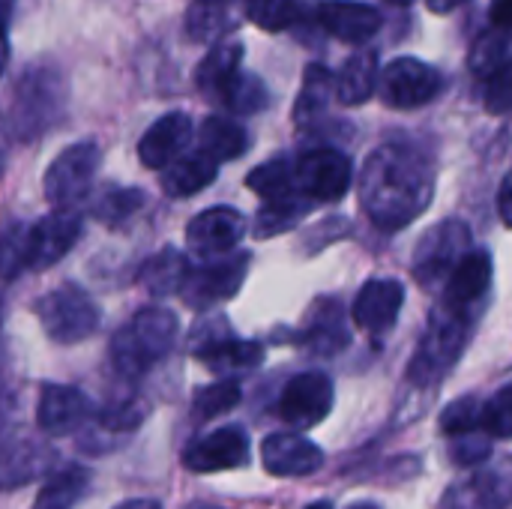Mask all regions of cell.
<instances>
[{
	"label": "cell",
	"mask_w": 512,
	"mask_h": 509,
	"mask_svg": "<svg viewBox=\"0 0 512 509\" xmlns=\"http://www.w3.org/2000/svg\"><path fill=\"white\" fill-rule=\"evenodd\" d=\"M432 192L435 174L429 162L402 144L372 150L360 171V204L384 231H399L423 216L432 204Z\"/></svg>",
	"instance_id": "6da1fadb"
},
{
	"label": "cell",
	"mask_w": 512,
	"mask_h": 509,
	"mask_svg": "<svg viewBox=\"0 0 512 509\" xmlns=\"http://www.w3.org/2000/svg\"><path fill=\"white\" fill-rule=\"evenodd\" d=\"M177 330L180 324L174 312L159 309V306L141 309L126 327L114 333L111 348H108L111 369L126 381H138L171 354L177 342Z\"/></svg>",
	"instance_id": "7a4b0ae2"
},
{
	"label": "cell",
	"mask_w": 512,
	"mask_h": 509,
	"mask_svg": "<svg viewBox=\"0 0 512 509\" xmlns=\"http://www.w3.org/2000/svg\"><path fill=\"white\" fill-rule=\"evenodd\" d=\"M471 324H474V315L456 312L441 303L435 309V315L429 318V327L408 363V384L420 387V390L438 384L459 363V357L471 339Z\"/></svg>",
	"instance_id": "3957f363"
},
{
	"label": "cell",
	"mask_w": 512,
	"mask_h": 509,
	"mask_svg": "<svg viewBox=\"0 0 512 509\" xmlns=\"http://www.w3.org/2000/svg\"><path fill=\"white\" fill-rule=\"evenodd\" d=\"M66 108V87L57 69L48 66H30L21 72L12 105H9V126L18 138H39L45 129H51Z\"/></svg>",
	"instance_id": "277c9868"
},
{
	"label": "cell",
	"mask_w": 512,
	"mask_h": 509,
	"mask_svg": "<svg viewBox=\"0 0 512 509\" xmlns=\"http://www.w3.org/2000/svg\"><path fill=\"white\" fill-rule=\"evenodd\" d=\"M33 312L45 336L57 345H78L90 339L102 324V312L93 303V297L81 285H72V282H63L45 297H39Z\"/></svg>",
	"instance_id": "5b68a950"
},
{
	"label": "cell",
	"mask_w": 512,
	"mask_h": 509,
	"mask_svg": "<svg viewBox=\"0 0 512 509\" xmlns=\"http://www.w3.org/2000/svg\"><path fill=\"white\" fill-rule=\"evenodd\" d=\"M99 165H102V150L93 141H81L60 150L45 168V180H42L48 204L54 210H75L93 192Z\"/></svg>",
	"instance_id": "8992f818"
},
{
	"label": "cell",
	"mask_w": 512,
	"mask_h": 509,
	"mask_svg": "<svg viewBox=\"0 0 512 509\" xmlns=\"http://www.w3.org/2000/svg\"><path fill=\"white\" fill-rule=\"evenodd\" d=\"M471 252V228L462 219H444L429 228L411 258V273L423 288H432L459 267V261Z\"/></svg>",
	"instance_id": "52a82bcc"
},
{
	"label": "cell",
	"mask_w": 512,
	"mask_h": 509,
	"mask_svg": "<svg viewBox=\"0 0 512 509\" xmlns=\"http://www.w3.org/2000/svg\"><path fill=\"white\" fill-rule=\"evenodd\" d=\"M441 90H444L441 72L417 57H396L381 69V96L396 111L429 105Z\"/></svg>",
	"instance_id": "ba28073f"
},
{
	"label": "cell",
	"mask_w": 512,
	"mask_h": 509,
	"mask_svg": "<svg viewBox=\"0 0 512 509\" xmlns=\"http://www.w3.org/2000/svg\"><path fill=\"white\" fill-rule=\"evenodd\" d=\"M336 402V390L330 375L324 372H300L294 375L279 396V417L291 426V429H315L321 426Z\"/></svg>",
	"instance_id": "9c48e42d"
},
{
	"label": "cell",
	"mask_w": 512,
	"mask_h": 509,
	"mask_svg": "<svg viewBox=\"0 0 512 509\" xmlns=\"http://www.w3.org/2000/svg\"><path fill=\"white\" fill-rule=\"evenodd\" d=\"M246 264L249 255H234V258H213L204 267L189 270L180 288L183 303L195 312H204L231 300L246 279Z\"/></svg>",
	"instance_id": "30bf717a"
},
{
	"label": "cell",
	"mask_w": 512,
	"mask_h": 509,
	"mask_svg": "<svg viewBox=\"0 0 512 509\" xmlns=\"http://www.w3.org/2000/svg\"><path fill=\"white\" fill-rule=\"evenodd\" d=\"M351 159L336 147H315L297 159V189L312 201H339L351 189Z\"/></svg>",
	"instance_id": "8fae6325"
},
{
	"label": "cell",
	"mask_w": 512,
	"mask_h": 509,
	"mask_svg": "<svg viewBox=\"0 0 512 509\" xmlns=\"http://www.w3.org/2000/svg\"><path fill=\"white\" fill-rule=\"evenodd\" d=\"M189 474H216L249 465V435L240 426H222L204 438L186 444L180 456Z\"/></svg>",
	"instance_id": "7c38bea8"
},
{
	"label": "cell",
	"mask_w": 512,
	"mask_h": 509,
	"mask_svg": "<svg viewBox=\"0 0 512 509\" xmlns=\"http://www.w3.org/2000/svg\"><path fill=\"white\" fill-rule=\"evenodd\" d=\"M81 216L75 210H54L51 216L39 219L24 234V267L45 270L57 264L81 237Z\"/></svg>",
	"instance_id": "4fadbf2b"
},
{
	"label": "cell",
	"mask_w": 512,
	"mask_h": 509,
	"mask_svg": "<svg viewBox=\"0 0 512 509\" xmlns=\"http://www.w3.org/2000/svg\"><path fill=\"white\" fill-rule=\"evenodd\" d=\"M512 507V462H501L471 477L453 483L438 509H510Z\"/></svg>",
	"instance_id": "5bb4252c"
},
{
	"label": "cell",
	"mask_w": 512,
	"mask_h": 509,
	"mask_svg": "<svg viewBox=\"0 0 512 509\" xmlns=\"http://www.w3.org/2000/svg\"><path fill=\"white\" fill-rule=\"evenodd\" d=\"M243 234L246 219L234 207H210L186 225V243L204 261L225 258L243 240Z\"/></svg>",
	"instance_id": "9a60e30c"
},
{
	"label": "cell",
	"mask_w": 512,
	"mask_h": 509,
	"mask_svg": "<svg viewBox=\"0 0 512 509\" xmlns=\"http://www.w3.org/2000/svg\"><path fill=\"white\" fill-rule=\"evenodd\" d=\"M93 414L90 399L78 390V387H66V384H45L39 390V402H36V426L51 435V438H63L72 435L75 429H81Z\"/></svg>",
	"instance_id": "2e32d148"
},
{
	"label": "cell",
	"mask_w": 512,
	"mask_h": 509,
	"mask_svg": "<svg viewBox=\"0 0 512 509\" xmlns=\"http://www.w3.org/2000/svg\"><path fill=\"white\" fill-rule=\"evenodd\" d=\"M261 465L273 477H312L324 468V450L297 432H276L261 444Z\"/></svg>",
	"instance_id": "e0dca14e"
},
{
	"label": "cell",
	"mask_w": 512,
	"mask_h": 509,
	"mask_svg": "<svg viewBox=\"0 0 512 509\" xmlns=\"http://www.w3.org/2000/svg\"><path fill=\"white\" fill-rule=\"evenodd\" d=\"M195 339H198L192 345L195 360L204 363L207 369L219 372V375L249 372V369H255V366L264 363V345L261 342H252V339H237V336L228 333V327L219 336L198 330Z\"/></svg>",
	"instance_id": "ac0fdd59"
},
{
	"label": "cell",
	"mask_w": 512,
	"mask_h": 509,
	"mask_svg": "<svg viewBox=\"0 0 512 509\" xmlns=\"http://www.w3.org/2000/svg\"><path fill=\"white\" fill-rule=\"evenodd\" d=\"M192 117L186 111H171L162 114L138 141V159L150 171H162L180 156H186V147L192 144Z\"/></svg>",
	"instance_id": "d6986e66"
},
{
	"label": "cell",
	"mask_w": 512,
	"mask_h": 509,
	"mask_svg": "<svg viewBox=\"0 0 512 509\" xmlns=\"http://www.w3.org/2000/svg\"><path fill=\"white\" fill-rule=\"evenodd\" d=\"M402 303H405V285L399 279H369L354 300L351 318L363 333L381 336L393 330V324L399 321Z\"/></svg>",
	"instance_id": "ffe728a7"
},
{
	"label": "cell",
	"mask_w": 512,
	"mask_h": 509,
	"mask_svg": "<svg viewBox=\"0 0 512 509\" xmlns=\"http://www.w3.org/2000/svg\"><path fill=\"white\" fill-rule=\"evenodd\" d=\"M315 15H318V24L330 36L348 45L369 42L381 30V21H384L372 3H357V0H324Z\"/></svg>",
	"instance_id": "44dd1931"
},
{
	"label": "cell",
	"mask_w": 512,
	"mask_h": 509,
	"mask_svg": "<svg viewBox=\"0 0 512 509\" xmlns=\"http://www.w3.org/2000/svg\"><path fill=\"white\" fill-rule=\"evenodd\" d=\"M492 255L486 249H471L459 267L450 273L447 288H444V306L456 309V312H468L474 315V306L489 294L492 288Z\"/></svg>",
	"instance_id": "7402d4cb"
},
{
	"label": "cell",
	"mask_w": 512,
	"mask_h": 509,
	"mask_svg": "<svg viewBox=\"0 0 512 509\" xmlns=\"http://www.w3.org/2000/svg\"><path fill=\"white\" fill-rule=\"evenodd\" d=\"M300 342L318 354V357H333L342 354L351 342V333L345 327V312L342 303L333 297H321L315 300V306L306 315V327L300 333Z\"/></svg>",
	"instance_id": "603a6c76"
},
{
	"label": "cell",
	"mask_w": 512,
	"mask_h": 509,
	"mask_svg": "<svg viewBox=\"0 0 512 509\" xmlns=\"http://www.w3.org/2000/svg\"><path fill=\"white\" fill-rule=\"evenodd\" d=\"M216 174H219V162L213 156H207L204 150H195V153H186L177 162H171L162 171L159 183L171 198H189V195L207 189L216 180Z\"/></svg>",
	"instance_id": "cb8c5ba5"
},
{
	"label": "cell",
	"mask_w": 512,
	"mask_h": 509,
	"mask_svg": "<svg viewBox=\"0 0 512 509\" xmlns=\"http://www.w3.org/2000/svg\"><path fill=\"white\" fill-rule=\"evenodd\" d=\"M54 462H57V453L45 444H36V441L9 444L3 453V492H12L42 477L45 471H51Z\"/></svg>",
	"instance_id": "d4e9b609"
},
{
	"label": "cell",
	"mask_w": 512,
	"mask_h": 509,
	"mask_svg": "<svg viewBox=\"0 0 512 509\" xmlns=\"http://www.w3.org/2000/svg\"><path fill=\"white\" fill-rule=\"evenodd\" d=\"M381 84V66L372 51H354L336 75V99L345 105H363Z\"/></svg>",
	"instance_id": "484cf974"
},
{
	"label": "cell",
	"mask_w": 512,
	"mask_h": 509,
	"mask_svg": "<svg viewBox=\"0 0 512 509\" xmlns=\"http://www.w3.org/2000/svg\"><path fill=\"white\" fill-rule=\"evenodd\" d=\"M198 150L213 156L219 165L234 162L249 150V132L243 123L228 120V117H207L198 129Z\"/></svg>",
	"instance_id": "4316f807"
},
{
	"label": "cell",
	"mask_w": 512,
	"mask_h": 509,
	"mask_svg": "<svg viewBox=\"0 0 512 509\" xmlns=\"http://www.w3.org/2000/svg\"><path fill=\"white\" fill-rule=\"evenodd\" d=\"M90 471L84 465H66L48 477L30 509H72L90 489Z\"/></svg>",
	"instance_id": "83f0119b"
},
{
	"label": "cell",
	"mask_w": 512,
	"mask_h": 509,
	"mask_svg": "<svg viewBox=\"0 0 512 509\" xmlns=\"http://www.w3.org/2000/svg\"><path fill=\"white\" fill-rule=\"evenodd\" d=\"M330 96H336V78L330 75L327 66L321 63H309L306 66V75H303V87H300V96H297V105H294V120L297 126H309V123H318L321 114L327 111L330 105Z\"/></svg>",
	"instance_id": "f1b7e54d"
},
{
	"label": "cell",
	"mask_w": 512,
	"mask_h": 509,
	"mask_svg": "<svg viewBox=\"0 0 512 509\" xmlns=\"http://www.w3.org/2000/svg\"><path fill=\"white\" fill-rule=\"evenodd\" d=\"M240 63H243V45L240 42L213 45V51L198 66V87H201V93L222 99L228 84L240 75Z\"/></svg>",
	"instance_id": "f546056e"
},
{
	"label": "cell",
	"mask_w": 512,
	"mask_h": 509,
	"mask_svg": "<svg viewBox=\"0 0 512 509\" xmlns=\"http://www.w3.org/2000/svg\"><path fill=\"white\" fill-rule=\"evenodd\" d=\"M186 258L183 252L177 249H162L156 252L150 261H144L141 273H138V282L153 294V297H168V294H180L183 282H186Z\"/></svg>",
	"instance_id": "4dcf8cb0"
},
{
	"label": "cell",
	"mask_w": 512,
	"mask_h": 509,
	"mask_svg": "<svg viewBox=\"0 0 512 509\" xmlns=\"http://www.w3.org/2000/svg\"><path fill=\"white\" fill-rule=\"evenodd\" d=\"M312 210V198L309 195H285V198H273L261 207L258 219H255V228L252 234L258 240H267V237H276V234H285L288 228L300 225V219Z\"/></svg>",
	"instance_id": "1f68e13d"
},
{
	"label": "cell",
	"mask_w": 512,
	"mask_h": 509,
	"mask_svg": "<svg viewBox=\"0 0 512 509\" xmlns=\"http://www.w3.org/2000/svg\"><path fill=\"white\" fill-rule=\"evenodd\" d=\"M246 186L252 192H258L264 201H273V198H285V195H297V159H288V156H276L258 168L249 171L246 177Z\"/></svg>",
	"instance_id": "d6a6232c"
},
{
	"label": "cell",
	"mask_w": 512,
	"mask_h": 509,
	"mask_svg": "<svg viewBox=\"0 0 512 509\" xmlns=\"http://www.w3.org/2000/svg\"><path fill=\"white\" fill-rule=\"evenodd\" d=\"M186 24H189V36H192V39H198V42H213V39H219L222 33L234 30V24H237L234 0H198V3L189 9Z\"/></svg>",
	"instance_id": "836d02e7"
},
{
	"label": "cell",
	"mask_w": 512,
	"mask_h": 509,
	"mask_svg": "<svg viewBox=\"0 0 512 509\" xmlns=\"http://www.w3.org/2000/svg\"><path fill=\"white\" fill-rule=\"evenodd\" d=\"M468 66L480 78H492L495 72L512 66V30L495 27L492 33L480 36L468 57Z\"/></svg>",
	"instance_id": "e575fe53"
},
{
	"label": "cell",
	"mask_w": 512,
	"mask_h": 509,
	"mask_svg": "<svg viewBox=\"0 0 512 509\" xmlns=\"http://www.w3.org/2000/svg\"><path fill=\"white\" fill-rule=\"evenodd\" d=\"M144 207V192L141 189H117V186H108L96 204H93V213L102 225L108 228H120L126 225L138 210Z\"/></svg>",
	"instance_id": "d590c367"
},
{
	"label": "cell",
	"mask_w": 512,
	"mask_h": 509,
	"mask_svg": "<svg viewBox=\"0 0 512 509\" xmlns=\"http://www.w3.org/2000/svg\"><path fill=\"white\" fill-rule=\"evenodd\" d=\"M243 402V390L237 381L225 378V381H216V384H207L195 393L192 399V414L195 420H213V417H222L228 411H234L237 405Z\"/></svg>",
	"instance_id": "8d00e7d4"
},
{
	"label": "cell",
	"mask_w": 512,
	"mask_h": 509,
	"mask_svg": "<svg viewBox=\"0 0 512 509\" xmlns=\"http://www.w3.org/2000/svg\"><path fill=\"white\" fill-rule=\"evenodd\" d=\"M243 12L255 27L279 33L300 18V0H243Z\"/></svg>",
	"instance_id": "74e56055"
},
{
	"label": "cell",
	"mask_w": 512,
	"mask_h": 509,
	"mask_svg": "<svg viewBox=\"0 0 512 509\" xmlns=\"http://www.w3.org/2000/svg\"><path fill=\"white\" fill-rule=\"evenodd\" d=\"M147 417V405L138 399H114L96 414V426L111 435H129L135 432Z\"/></svg>",
	"instance_id": "f35d334b"
},
{
	"label": "cell",
	"mask_w": 512,
	"mask_h": 509,
	"mask_svg": "<svg viewBox=\"0 0 512 509\" xmlns=\"http://www.w3.org/2000/svg\"><path fill=\"white\" fill-rule=\"evenodd\" d=\"M222 102L237 114H255L267 105V87L261 84V78L240 72L222 93Z\"/></svg>",
	"instance_id": "ab89813d"
},
{
	"label": "cell",
	"mask_w": 512,
	"mask_h": 509,
	"mask_svg": "<svg viewBox=\"0 0 512 509\" xmlns=\"http://www.w3.org/2000/svg\"><path fill=\"white\" fill-rule=\"evenodd\" d=\"M474 429H483V402L477 396H462V399H456L453 405L444 408L441 432L447 438L465 435V432H474Z\"/></svg>",
	"instance_id": "60d3db41"
},
{
	"label": "cell",
	"mask_w": 512,
	"mask_h": 509,
	"mask_svg": "<svg viewBox=\"0 0 512 509\" xmlns=\"http://www.w3.org/2000/svg\"><path fill=\"white\" fill-rule=\"evenodd\" d=\"M450 441H453L450 459L459 468H480L483 462L492 459V441L495 438L486 429H474V432H465V435H453Z\"/></svg>",
	"instance_id": "b9f144b4"
},
{
	"label": "cell",
	"mask_w": 512,
	"mask_h": 509,
	"mask_svg": "<svg viewBox=\"0 0 512 509\" xmlns=\"http://www.w3.org/2000/svg\"><path fill=\"white\" fill-rule=\"evenodd\" d=\"M483 429L495 441H510L512 438V384L483 402Z\"/></svg>",
	"instance_id": "7bdbcfd3"
},
{
	"label": "cell",
	"mask_w": 512,
	"mask_h": 509,
	"mask_svg": "<svg viewBox=\"0 0 512 509\" xmlns=\"http://www.w3.org/2000/svg\"><path fill=\"white\" fill-rule=\"evenodd\" d=\"M483 105L489 114H510L512 111V66L495 72L492 78H486V90H483Z\"/></svg>",
	"instance_id": "ee69618b"
},
{
	"label": "cell",
	"mask_w": 512,
	"mask_h": 509,
	"mask_svg": "<svg viewBox=\"0 0 512 509\" xmlns=\"http://www.w3.org/2000/svg\"><path fill=\"white\" fill-rule=\"evenodd\" d=\"M489 18L495 27L501 30H512V0H492L489 6Z\"/></svg>",
	"instance_id": "f6af8a7d"
},
{
	"label": "cell",
	"mask_w": 512,
	"mask_h": 509,
	"mask_svg": "<svg viewBox=\"0 0 512 509\" xmlns=\"http://www.w3.org/2000/svg\"><path fill=\"white\" fill-rule=\"evenodd\" d=\"M498 213H501L504 225L512 228V171L504 177V183H501V192H498Z\"/></svg>",
	"instance_id": "bcb514c9"
},
{
	"label": "cell",
	"mask_w": 512,
	"mask_h": 509,
	"mask_svg": "<svg viewBox=\"0 0 512 509\" xmlns=\"http://www.w3.org/2000/svg\"><path fill=\"white\" fill-rule=\"evenodd\" d=\"M468 0H426V6H429V12H435V15H447V12H453V9H459V6H465Z\"/></svg>",
	"instance_id": "7dc6e473"
},
{
	"label": "cell",
	"mask_w": 512,
	"mask_h": 509,
	"mask_svg": "<svg viewBox=\"0 0 512 509\" xmlns=\"http://www.w3.org/2000/svg\"><path fill=\"white\" fill-rule=\"evenodd\" d=\"M114 509H162V504L153 501V498H129V501L117 504Z\"/></svg>",
	"instance_id": "c3c4849f"
},
{
	"label": "cell",
	"mask_w": 512,
	"mask_h": 509,
	"mask_svg": "<svg viewBox=\"0 0 512 509\" xmlns=\"http://www.w3.org/2000/svg\"><path fill=\"white\" fill-rule=\"evenodd\" d=\"M348 509H381L378 504H372V501H360V504H351Z\"/></svg>",
	"instance_id": "681fc988"
},
{
	"label": "cell",
	"mask_w": 512,
	"mask_h": 509,
	"mask_svg": "<svg viewBox=\"0 0 512 509\" xmlns=\"http://www.w3.org/2000/svg\"><path fill=\"white\" fill-rule=\"evenodd\" d=\"M306 509H333V504L330 501H318V504H309Z\"/></svg>",
	"instance_id": "f907efd6"
},
{
	"label": "cell",
	"mask_w": 512,
	"mask_h": 509,
	"mask_svg": "<svg viewBox=\"0 0 512 509\" xmlns=\"http://www.w3.org/2000/svg\"><path fill=\"white\" fill-rule=\"evenodd\" d=\"M393 3H399V6H402V3H411V0H393Z\"/></svg>",
	"instance_id": "816d5d0a"
},
{
	"label": "cell",
	"mask_w": 512,
	"mask_h": 509,
	"mask_svg": "<svg viewBox=\"0 0 512 509\" xmlns=\"http://www.w3.org/2000/svg\"><path fill=\"white\" fill-rule=\"evenodd\" d=\"M201 509H222V507H201Z\"/></svg>",
	"instance_id": "f5cc1de1"
}]
</instances>
